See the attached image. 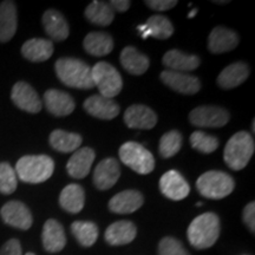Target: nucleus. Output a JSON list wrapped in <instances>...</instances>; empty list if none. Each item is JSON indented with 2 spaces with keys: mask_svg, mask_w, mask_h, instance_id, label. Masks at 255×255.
I'll use <instances>...</instances> for the list:
<instances>
[{
  "mask_svg": "<svg viewBox=\"0 0 255 255\" xmlns=\"http://www.w3.org/2000/svg\"><path fill=\"white\" fill-rule=\"evenodd\" d=\"M56 73L59 81L69 88L89 90L95 88L91 68L81 59L65 57L56 62Z\"/></svg>",
  "mask_w": 255,
  "mask_h": 255,
  "instance_id": "f257e3e1",
  "label": "nucleus"
},
{
  "mask_svg": "<svg viewBox=\"0 0 255 255\" xmlns=\"http://www.w3.org/2000/svg\"><path fill=\"white\" fill-rule=\"evenodd\" d=\"M190 245L197 250L214 246L220 237V219L214 213H205L191 221L188 228Z\"/></svg>",
  "mask_w": 255,
  "mask_h": 255,
  "instance_id": "f03ea898",
  "label": "nucleus"
},
{
  "mask_svg": "<svg viewBox=\"0 0 255 255\" xmlns=\"http://www.w3.org/2000/svg\"><path fill=\"white\" fill-rule=\"evenodd\" d=\"M14 170L23 182L37 184L52 176L55 162L46 155H27L19 159Z\"/></svg>",
  "mask_w": 255,
  "mask_h": 255,
  "instance_id": "7ed1b4c3",
  "label": "nucleus"
},
{
  "mask_svg": "<svg viewBox=\"0 0 255 255\" xmlns=\"http://www.w3.org/2000/svg\"><path fill=\"white\" fill-rule=\"evenodd\" d=\"M253 137L247 131H239L229 138L223 152L227 165L233 170H241L248 164L254 154Z\"/></svg>",
  "mask_w": 255,
  "mask_h": 255,
  "instance_id": "20e7f679",
  "label": "nucleus"
},
{
  "mask_svg": "<svg viewBox=\"0 0 255 255\" xmlns=\"http://www.w3.org/2000/svg\"><path fill=\"white\" fill-rule=\"evenodd\" d=\"M234 180L223 171L210 170L197 178L196 188L202 196L212 200H221L234 190Z\"/></svg>",
  "mask_w": 255,
  "mask_h": 255,
  "instance_id": "39448f33",
  "label": "nucleus"
},
{
  "mask_svg": "<svg viewBox=\"0 0 255 255\" xmlns=\"http://www.w3.org/2000/svg\"><path fill=\"white\" fill-rule=\"evenodd\" d=\"M91 75L95 87L98 88L100 95L103 97L113 100L122 91V77L111 64L107 62L97 63L91 69Z\"/></svg>",
  "mask_w": 255,
  "mask_h": 255,
  "instance_id": "423d86ee",
  "label": "nucleus"
},
{
  "mask_svg": "<svg viewBox=\"0 0 255 255\" xmlns=\"http://www.w3.org/2000/svg\"><path fill=\"white\" fill-rule=\"evenodd\" d=\"M120 158L137 174L146 175L155 168L154 156L137 142H127L120 148Z\"/></svg>",
  "mask_w": 255,
  "mask_h": 255,
  "instance_id": "0eeeda50",
  "label": "nucleus"
},
{
  "mask_svg": "<svg viewBox=\"0 0 255 255\" xmlns=\"http://www.w3.org/2000/svg\"><path fill=\"white\" fill-rule=\"evenodd\" d=\"M229 119L228 111L216 105L199 107L189 115L190 123L199 128H221L229 122Z\"/></svg>",
  "mask_w": 255,
  "mask_h": 255,
  "instance_id": "6e6552de",
  "label": "nucleus"
},
{
  "mask_svg": "<svg viewBox=\"0 0 255 255\" xmlns=\"http://www.w3.org/2000/svg\"><path fill=\"white\" fill-rule=\"evenodd\" d=\"M161 81L171 90L182 95H195L201 89L199 78L186 72L165 70L161 73Z\"/></svg>",
  "mask_w": 255,
  "mask_h": 255,
  "instance_id": "1a4fd4ad",
  "label": "nucleus"
},
{
  "mask_svg": "<svg viewBox=\"0 0 255 255\" xmlns=\"http://www.w3.org/2000/svg\"><path fill=\"white\" fill-rule=\"evenodd\" d=\"M0 215L6 225L27 231L32 226V214L30 209L19 201H9L2 206Z\"/></svg>",
  "mask_w": 255,
  "mask_h": 255,
  "instance_id": "9d476101",
  "label": "nucleus"
},
{
  "mask_svg": "<svg viewBox=\"0 0 255 255\" xmlns=\"http://www.w3.org/2000/svg\"><path fill=\"white\" fill-rule=\"evenodd\" d=\"M11 100L15 107H18L20 110L26 111V113L37 114L41 110L39 96L30 84L25 82L15 83L14 87L12 88Z\"/></svg>",
  "mask_w": 255,
  "mask_h": 255,
  "instance_id": "9b49d317",
  "label": "nucleus"
},
{
  "mask_svg": "<svg viewBox=\"0 0 255 255\" xmlns=\"http://www.w3.org/2000/svg\"><path fill=\"white\" fill-rule=\"evenodd\" d=\"M159 189L168 199L180 201L186 199L190 193V187L182 175L176 170H169L159 180Z\"/></svg>",
  "mask_w": 255,
  "mask_h": 255,
  "instance_id": "f8f14e48",
  "label": "nucleus"
},
{
  "mask_svg": "<svg viewBox=\"0 0 255 255\" xmlns=\"http://www.w3.org/2000/svg\"><path fill=\"white\" fill-rule=\"evenodd\" d=\"M124 123L131 129L150 130L157 123V116L146 105L135 104L128 108L124 113Z\"/></svg>",
  "mask_w": 255,
  "mask_h": 255,
  "instance_id": "ddd939ff",
  "label": "nucleus"
},
{
  "mask_svg": "<svg viewBox=\"0 0 255 255\" xmlns=\"http://www.w3.org/2000/svg\"><path fill=\"white\" fill-rule=\"evenodd\" d=\"M121 176V169L116 158H105L98 163L94 173V183L97 189L108 190L116 184Z\"/></svg>",
  "mask_w": 255,
  "mask_h": 255,
  "instance_id": "4468645a",
  "label": "nucleus"
},
{
  "mask_svg": "<svg viewBox=\"0 0 255 255\" xmlns=\"http://www.w3.org/2000/svg\"><path fill=\"white\" fill-rule=\"evenodd\" d=\"M44 103L47 111L56 117H64L75 111L76 104L68 92L50 89L44 95Z\"/></svg>",
  "mask_w": 255,
  "mask_h": 255,
  "instance_id": "2eb2a0df",
  "label": "nucleus"
},
{
  "mask_svg": "<svg viewBox=\"0 0 255 255\" xmlns=\"http://www.w3.org/2000/svg\"><path fill=\"white\" fill-rule=\"evenodd\" d=\"M84 109L89 115L100 120H114L119 116L120 105L101 95H94L84 102Z\"/></svg>",
  "mask_w": 255,
  "mask_h": 255,
  "instance_id": "dca6fc26",
  "label": "nucleus"
},
{
  "mask_svg": "<svg viewBox=\"0 0 255 255\" xmlns=\"http://www.w3.org/2000/svg\"><path fill=\"white\" fill-rule=\"evenodd\" d=\"M239 45V36L237 32L229 30L227 27L216 26L210 32L208 39V49L212 53L229 52Z\"/></svg>",
  "mask_w": 255,
  "mask_h": 255,
  "instance_id": "f3484780",
  "label": "nucleus"
},
{
  "mask_svg": "<svg viewBox=\"0 0 255 255\" xmlns=\"http://www.w3.org/2000/svg\"><path fill=\"white\" fill-rule=\"evenodd\" d=\"M144 202V197L137 190H124L116 194L109 201V209L116 214H131L139 209Z\"/></svg>",
  "mask_w": 255,
  "mask_h": 255,
  "instance_id": "a211bd4d",
  "label": "nucleus"
},
{
  "mask_svg": "<svg viewBox=\"0 0 255 255\" xmlns=\"http://www.w3.org/2000/svg\"><path fill=\"white\" fill-rule=\"evenodd\" d=\"M95 157L96 154L91 148H81L76 150L66 164V170L70 176L77 180L87 177L90 173Z\"/></svg>",
  "mask_w": 255,
  "mask_h": 255,
  "instance_id": "6ab92c4d",
  "label": "nucleus"
},
{
  "mask_svg": "<svg viewBox=\"0 0 255 255\" xmlns=\"http://www.w3.org/2000/svg\"><path fill=\"white\" fill-rule=\"evenodd\" d=\"M43 26L51 39L55 41H63L69 37L70 28L66 19L60 12L56 9H47L43 14Z\"/></svg>",
  "mask_w": 255,
  "mask_h": 255,
  "instance_id": "aec40b11",
  "label": "nucleus"
},
{
  "mask_svg": "<svg viewBox=\"0 0 255 255\" xmlns=\"http://www.w3.org/2000/svg\"><path fill=\"white\" fill-rule=\"evenodd\" d=\"M41 239H43L44 248L49 253H58L66 245V237L63 226L53 219L47 220L45 222Z\"/></svg>",
  "mask_w": 255,
  "mask_h": 255,
  "instance_id": "412c9836",
  "label": "nucleus"
},
{
  "mask_svg": "<svg viewBox=\"0 0 255 255\" xmlns=\"http://www.w3.org/2000/svg\"><path fill=\"white\" fill-rule=\"evenodd\" d=\"M250 68L246 63L237 62L228 65L221 71L218 77L219 87L223 90H231L247 81Z\"/></svg>",
  "mask_w": 255,
  "mask_h": 255,
  "instance_id": "4be33fe9",
  "label": "nucleus"
},
{
  "mask_svg": "<svg viewBox=\"0 0 255 255\" xmlns=\"http://www.w3.org/2000/svg\"><path fill=\"white\" fill-rule=\"evenodd\" d=\"M138 31L141 32L143 39L154 37L156 39H168L173 36L174 26L171 21L163 15H152L146 20L145 24L139 25Z\"/></svg>",
  "mask_w": 255,
  "mask_h": 255,
  "instance_id": "5701e85b",
  "label": "nucleus"
},
{
  "mask_svg": "<svg viewBox=\"0 0 255 255\" xmlns=\"http://www.w3.org/2000/svg\"><path fill=\"white\" fill-rule=\"evenodd\" d=\"M137 229L131 221H117L110 225L105 231V241L111 246H122L133 241Z\"/></svg>",
  "mask_w": 255,
  "mask_h": 255,
  "instance_id": "b1692460",
  "label": "nucleus"
},
{
  "mask_svg": "<svg viewBox=\"0 0 255 255\" xmlns=\"http://www.w3.org/2000/svg\"><path fill=\"white\" fill-rule=\"evenodd\" d=\"M201 60L195 55H188L180 50H170L165 52L162 58V64L168 70L177 72L193 71L200 66Z\"/></svg>",
  "mask_w": 255,
  "mask_h": 255,
  "instance_id": "393cba45",
  "label": "nucleus"
},
{
  "mask_svg": "<svg viewBox=\"0 0 255 255\" xmlns=\"http://www.w3.org/2000/svg\"><path fill=\"white\" fill-rule=\"evenodd\" d=\"M53 44L49 39L43 38H32L25 41L21 46V55L30 62L40 63L45 62L52 56Z\"/></svg>",
  "mask_w": 255,
  "mask_h": 255,
  "instance_id": "a878e982",
  "label": "nucleus"
},
{
  "mask_svg": "<svg viewBox=\"0 0 255 255\" xmlns=\"http://www.w3.org/2000/svg\"><path fill=\"white\" fill-rule=\"evenodd\" d=\"M17 31V7L13 1L0 4V43H7Z\"/></svg>",
  "mask_w": 255,
  "mask_h": 255,
  "instance_id": "bb28decb",
  "label": "nucleus"
},
{
  "mask_svg": "<svg viewBox=\"0 0 255 255\" xmlns=\"http://www.w3.org/2000/svg\"><path fill=\"white\" fill-rule=\"evenodd\" d=\"M121 64L126 71L131 75L141 76L149 69V58L139 52L136 47L127 46L121 52Z\"/></svg>",
  "mask_w": 255,
  "mask_h": 255,
  "instance_id": "cd10ccee",
  "label": "nucleus"
},
{
  "mask_svg": "<svg viewBox=\"0 0 255 255\" xmlns=\"http://www.w3.org/2000/svg\"><path fill=\"white\" fill-rule=\"evenodd\" d=\"M84 203V189L79 184H68L60 193L59 205L65 212L71 213V214H77L83 209Z\"/></svg>",
  "mask_w": 255,
  "mask_h": 255,
  "instance_id": "c85d7f7f",
  "label": "nucleus"
},
{
  "mask_svg": "<svg viewBox=\"0 0 255 255\" xmlns=\"http://www.w3.org/2000/svg\"><path fill=\"white\" fill-rule=\"evenodd\" d=\"M83 46L89 55L103 57L109 55L114 49V40L105 32H91L83 41Z\"/></svg>",
  "mask_w": 255,
  "mask_h": 255,
  "instance_id": "c756f323",
  "label": "nucleus"
},
{
  "mask_svg": "<svg viewBox=\"0 0 255 255\" xmlns=\"http://www.w3.org/2000/svg\"><path fill=\"white\" fill-rule=\"evenodd\" d=\"M85 17L90 23L98 26H109L114 21L115 12L108 2L96 0L85 8Z\"/></svg>",
  "mask_w": 255,
  "mask_h": 255,
  "instance_id": "7c9ffc66",
  "label": "nucleus"
},
{
  "mask_svg": "<svg viewBox=\"0 0 255 255\" xmlns=\"http://www.w3.org/2000/svg\"><path fill=\"white\" fill-rule=\"evenodd\" d=\"M82 142L83 138L81 135L64 131V130H55L50 135L51 146L60 152H72L78 150Z\"/></svg>",
  "mask_w": 255,
  "mask_h": 255,
  "instance_id": "2f4dec72",
  "label": "nucleus"
},
{
  "mask_svg": "<svg viewBox=\"0 0 255 255\" xmlns=\"http://www.w3.org/2000/svg\"><path fill=\"white\" fill-rule=\"evenodd\" d=\"M71 232L73 237L84 247H90L97 241L98 227L94 222L75 221L71 225Z\"/></svg>",
  "mask_w": 255,
  "mask_h": 255,
  "instance_id": "473e14b6",
  "label": "nucleus"
},
{
  "mask_svg": "<svg viewBox=\"0 0 255 255\" xmlns=\"http://www.w3.org/2000/svg\"><path fill=\"white\" fill-rule=\"evenodd\" d=\"M181 146H182V135L177 130H171L161 137L158 150L162 157L169 158L176 155L180 151Z\"/></svg>",
  "mask_w": 255,
  "mask_h": 255,
  "instance_id": "72a5a7b5",
  "label": "nucleus"
},
{
  "mask_svg": "<svg viewBox=\"0 0 255 255\" xmlns=\"http://www.w3.org/2000/svg\"><path fill=\"white\" fill-rule=\"evenodd\" d=\"M190 144L203 154H212L219 148V139L203 131H194L190 135Z\"/></svg>",
  "mask_w": 255,
  "mask_h": 255,
  "instance_id": "f704fd0d",
  "label": "nucleus"
},
{
  "mask_svg": "<svg viewBox=\"0 0 255 255\" xmlns=\"http://www.w3.org/2000/svg\"><path fill=\"white\" fill-rule=\"evenodd\" d=\"M18 186V177L15 170L7 162L0 163V193L9 195L14 193Z\"/></svg>",
  "mask_w": 255,
  "mask_h": 255,
  "instance_id": "c9c22d12",
  "label": "nucleus"
},
{
  "mask_svg": "<svg viewBox=\"0 0 255 255\" xmlns=\"http://www.w3.org/2000/svg\"><path fill=\"white\" fill-rule=\"evenodd\" d=\"M158 255H189L183 245L176 239L163 238L158 245Z\"/></svg>",
  "mask_w": 255,
  "mask_h": 255,
  "instance_id": "e433bc0d",
  "label": "nucleus"
},
{
  "mask_svg": "<svg viewBox=\"0 0 255 255\" xmlns=\"http://www.w3.org/2000/svg\"><path fill=\"white\" fill-rule=\"evenodd\" d=\"M144 4L154 11L163 12L175 7L177 5V1L176 0H146Z\"/></svg>",
  "mask_w": 255,
  "mask_h": 255,
  "instance_id": "4c0bfd02",
  "label": "nucleus"
},
{
  "mask_svg": "<svg viewBox=\"0 0 255 255\" xmlns=\"http://www.w3.org/2000/svg\"><path fill=\"white\" fill-rule=\"evenodd\" d=\"M0 255H23L20 242L17 239H11L0 250Z\"/></svg>",
  "mask_w": 255,
  "mask_h": 255,
  "instance_id": "58836bf2",
  "label": "nucleus"
},
{
  "mask_svg": "<svg viewBox=\"0 0 255 255\" xmlns=\"http://www.w3.org/2000/svg\"><path fill=\"white\" fill-rule=\"evenodd\" d=\"M244 221L246 226L250 228L252 233L255 231V205L254 202L248 203L244 209Z\"/></svg>",
  "mask_w": 255,
  "mask_h": 255,
  "instance_id": "ea45409f",
  "label": "nucleus"
},
{
  "mask_svg": "<svg viewBox=\"0 0 255 255\" xmlns=\"http://www.w3.org/2000/svg\"><path fill=\"white\" fill-rule=\"evenodd\" d=\"M110 7L113 8V11L117 12H126L130 8L131 2L128 1V0H111L109 2Z\"/></svg>",
  "mask_w": 255,
  "mask_h": 255,
  "instance_id": "a19ab883",
  "label": "nucleus"
},
{
  "mask_svg": "<svg viewBox=\"0 0 255 255\" xmlns=\"http://www.w3.org/2000/svg\"><path fill=\"white\" fill-rule=\"evenodd\" d=\"M196 13H197V8H194V9H191V11H190V13L188 14V18H193V17H195Z\"/></svg>",
  "mask_w": 255,
  "mask_h": 255,
  "instance_id": "79ce46f5",
  "label": "nucleus"
},
{
  "mask_svg": "<svg viewBox=\"0 0 255 255\" xmlns=\"http://www.w3.org/2000/svg\"><path fill=\"white\" fill-rule=\"evenodd\" d=\"M213 2H214V4H220V5L229 4V1H228V0H226V1H223V0H222V1H218V0H214V1H213Z\"/></svg>",
  "mask_w": 255,
  "mask_h": 255,
  "instance_id": "37998d69",
  "label": "nucleus"
},
{
  "mask_svg": "<svg viewBox=\"0 0 255 255\" xmlns=\"http://www.w3.org/2000/svg\"><path fill=\"white\" fill-rule=\"evenodd\" d=\"M252 131H255V122H254V121H253V129H252Z\"/></svg>",
  "mask_w": 255,
  "mask_h": 255,
  "instance_id": "c03bdc74",
  "label": "nucleus"
},
{
  "mask_svg": "<svg viewBox=\"0 0 255 255\" xmlns=\"http://www.w3.org/2000/svg\"><path fill=\"white\" fill-rule=\"evenodd\" d=\"M196 206H197V207H201V206H202V202H197Z\"/></svg>",
  "mask_w": 255,
  "mask_h": 255,
  "instance_id": "a18cd8bd",
  "label": "nucleus"
},
{
  "mask_svg": "<svg viewBox=\"0 0 255 255\" xmlns=\"http://www.w3.org/2000/svg\"><path fill=\"white\" fill-rule=\"evenodd\" d=\"M25 255H34V254L33 253H26Z\"/></svg>",
  "mask_w": 255,
  "mask_h": 255,
  "instance_id": "49530a36",
  "label": "nucleus"
}]
</instances>
